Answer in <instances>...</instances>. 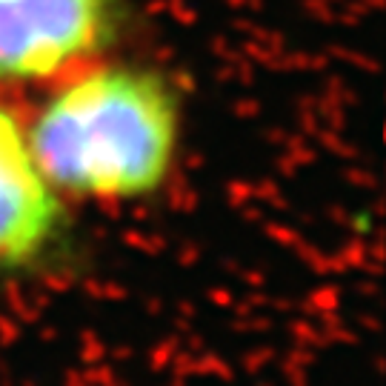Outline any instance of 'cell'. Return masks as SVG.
Instances as JSON below:
<instances>
[{
    "instance_id": "1",
    "label": "cell",
    "mask_w": 386,
    "mask_h": 386,
    "mask_svg": "<svg viewBox=\"0 0 386 386\" xmlns=\"http://www.w3.org/2000/svg\"><path fill=\"white\" fill-rule=\"evenodd\" d=\"M43 181L75 198L132 201L166 181L178 149V100L149 69L106 63L55 86L26 129Z\"/></svg>"
},
{
    "instance_id": "2",
    "label": "cell",
    "mask_w": 386,
    "mask_h": 386,
    "mask_svg": "<svg viewBox=\"0 0 386 386\" xmlns=\"http://www.w3.org/2000/svg\"><path fill=\"white\" fill-rule=\"evenodd\" d=\"M120 0H0V86H58L103 60Z\"/></svg>"
},
{
    "instance_id": "3",
    "label": "cell",
    "mask_w": 386,
    "mask_h": 386,
    "mask_svg": "<svg viewBox=\"0 0 386 386\" xmlns=\"http://www.w3.org/2000/svg\"><path fill=\"white\" fill-rule=\"evenodd\" d=\"M60 226L63 206L32 161L26 129L0 106V269L41 258Z\"/></svg>"
}]
</instances>
